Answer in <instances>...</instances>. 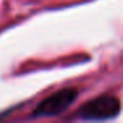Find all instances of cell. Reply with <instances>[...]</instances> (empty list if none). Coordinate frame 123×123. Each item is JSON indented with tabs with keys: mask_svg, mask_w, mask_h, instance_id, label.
<instances>
[{
	"mask_svg": "<svg viewBox=\"0 0 123 123\" xmlns=\"http://www.w3.org/2000/svg\"><path fill=\"white\" fill-rule=\"evenodd\" d=\"M78 95L77 89L65 87L46 97L45 99L37 105L32 112V118H43V117H56L66 111L72 103L75 101Z\"/></svg>",
	"mask_w": 123,
	"mask_h": 123,
	"instance_id": "cell-1",
	"label": "cell"
},
{
	"mask_svg": "<svg viewBox=\"0 0 123 123\" xmlns=\"http://www.w3.org/2000/svg\"><path fill=\"white\" fill-rule=\"evenodd\" d=\"M120 111V101L114 95H101L85 103L78 111L82 119L105 120L117 117Z\"/></svg>",
	"mask_w": 123,
	"mask_h": 123,
	"instance_id": "cell-2",
	"label": "cell"
}]
</instances>
